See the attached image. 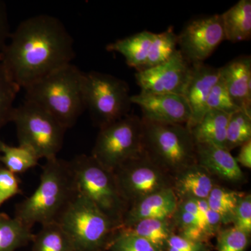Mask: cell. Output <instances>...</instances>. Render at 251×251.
<instances>
[{
  "label": "cell",
  "mask_w": 251,
  "mask_h": 251,
  "mask_svg": "<svg viewBox=\"0 0 251 251\" xmlns=\"http://www.w3.org/2000/svg\"><path fill=\"white\" fill-rule=\"evenodd\" d=\"M143 122L134 115L100 128L92 156L114 172L126 162L143 152Z\"/></svg>",
  "instance_id": "9"
},
{
  "label": "cell",
  "mask_w": 251,
  "mask_h": 251,
  "mask_svg": "<svg viewBox=\"0 0 251 251\" xmlns=\"http://www.w3.org/2000/svg\"><path fill=\"white\" fill-rule=\"evenodd\" d=\"M21 89L0 63V130L11 122L14 101Z\"/></svg>",
  "instance_id": "30"
},
{
  "label": "cell",
  "mask_w": 251,
  "mask_h": 251,
  "mask_svg": "<svg viewBox=\"0 0 251 251\" xmlns=\"http://www.w3.org/2000/svg\"><path fill=\"white\" fill-rule=\"evenodd\" d=\"M108 251H159L144 238L120 228L112 239Z\"/></svg>",
  "instance_id": "32"
},
{
  "label": "cell",
  "mask_w": 251,
  "mask_h": 251,
  "mask_svg": "<svg viewBox=\"0 0 251 251\" xmlns=\"http://www.w3.org/2000/svg\"><path fill=\"white\" fill-rule=\"evenodd\" d=\"M207 109L219 110L229 115L240 110L231 99L226 82L221 75L209 94Z\"/></svg>",
  "instance_id": "33"
},
{
  "label": "cell",
  "mask_w": 251,
  "mask_h": 251,
  "mask_svg": "<svg viewBox=\"0 0 251 251\" xmlns=\"http://www.w3.org/2000/svg\"><path fill=\"white\" fill-rule=\"evenodd\" d=\"M179 50L190 64L204 63L226 40L221 14L188 21L177 35Z\"/></svg>",
  "instance_id": "11"
},
{
  "label": "cell",
  "mask_w": 251,
  "mask_h": 251,
  "mask_svg": "<svg viewBox=\"0 0 251 251\" xmlns=\"http://www.w3.org/2000/svg\"><path fill=\"white\" fill-rule=\"evenodd\" d=\"M69 163L77 192L120 228L128 205L122 197L113 172L102 166L92 155H78Z\"/></svg>",
  "instance_id": "4"
},
{
  "label": "cell",
  "mask_w": 251,
  "mask_h": 251,
  "mask_svg": "<svg viewBox=\"0 0 251 251\" xmlns=\"http://www.w3.org/2000/svg\"><path fill=\"white\" fill-rule=\"evenodd\" d=\"M82 89L85 110L99 128L129 115L131 96L126 81L105 73H84Z\"/></svg>",
  "instance_id": "7"
},
{
  "label": "cell",
  "mask_w": 251,
  "mask_h": 251,
  "mask_svg": "<svg viewBox=\"0 0 251 251\" xmlns=\"http://www.w3.org/2000/svg\"><path fill=\"white\" fill-rule=\"evenodd\" d=\"M83 77L76 66L68 64L27 87L25 100L41 107L69 129L86 110Z\"/></svg>",
  "instance_id": "3"
},
{
  "label": "cell",
  "mask_w": 251,
  "mask_h": 251,
  "mask_svg": "<svg viewBox=\"0 0 251 251\" xmlns=\"http://www.w3.org/2000/svg\"><path fill=\"white\" fill-rule=\"evenodd\" d=\"M229 116V114L219 110H208L201 121L190 129L195 143L225 148Z\"/></svg>",
  "instance_id": "21"
},
{
  "label": "cell",
  "mask_w": 251,
  "mask_h": 251,
  "mask_svg": "<svg viewBox=\"0 0 251 251\" xmlns=\"http://www.w3.org/2000/svg\"><path fill=\"white\" fill-rule=\"evenodd\" d=\"M177 204L178 199L173 188L153 193L128 206L121 227H128L140 220L171 218Z\"/></svg>",
  "instance_id": "17"
},
{
  "label": "cell",
  "mask_w": 251,
  "mask_h": 251,
  "mask_svg": "<svg viewBox=\"0 0 251 251\" xmlns=\"http://www.w3.org/2000/svg\"><path fill=\"white\" fill-rule=\"evenodd\" d=\"M155 35L151 31H140L108 44L106 50L121 54L130 67L140 72L146 64Z\"/></svg>",
  "instance_id": "20"
},
{
  "label": "cell",
  "mask_w": 251,
  "mask_h": 251,
  "mask_svg": "<svg viewBox=\"0 0 251 251\" xmlns=\"http://www.w3.org/2000/svg\"><path fill=\"white\" fill-rule=\"evenodd\" d=\"M0 52V63L25 90L75 57L74 41L62 21L39 14L20 23Z\"/></svg>",
  "instance_id": "1"
},
{
  "label": "cell",
  "mask_w": 251,
  "mask_h": 251,
  "mask_svg": "<svg viewBox=\"0 0 251 251\" xmlns=\"http://www.w3.org/2000/svg\"><path fill=\"white\" fill-rule=\"evenodd\" d=\"M191 71V64L178 50L168 62L136 72L135 77L142 92L183 95Z\"/></svg>",
  "instance_id": "13"
},
{
  "label": "cell",
  "mask_w": 251,
  "mask_h": 251,
  "mask_svg": "<svg viewBox=\"0 0 251 251\" xmlns=\"http://www.w3.org/2000/svg\"><path fill=\"white\" fill-rule=\"evenodd\" d=\"M216 237L218 251H246L251 243L250 235L233 226L222 227Z\"/></svg>",
  "instance_id": "31"
},
{
  "label": "cell",
  "mask_w": 251,
  "mask_h": 251,
  "mask_svg": "<svg viewBox=\"0 0 251 251\" xmlns=\"http://www.w3.org/2000/svg\"><path fill=\"white\" fill-rule=\"evenodd\" d=\"M171 221L175 233L196 242H209L224 226L206 201L198 200L178 201Z\"/></svg>",
  "instance_id": "12"
},
{
  "label": "cell",
  "mask_w": 251,
  "mask_h": 251,
  "mask_svg": "<svg viewBox=\"0 0 251 251\" xmlns=\"http://www.w3.org/2000/svg\"><path fill=\"white\" fill-rule=\"evenodd\" d=\"M21 181L17 175L0 167V207L10 198L21 194Z\"/></svg>",
  "instance_id": "35"
},
{
  "label": "cell",
  "mask_w": 251,
  "mask_h": 251,
  "mask_svg": "<svg viewBox=\"0 0 251 251\" xmlns=\"http://www.w3.org/2000/svg\"><path fill=\"white\" fill-rule=\"evenodd\" d=\"M232 226L251 236V195L246 193L239 199L234 209Z\"/></svg>",
  "instance_id": "34"
},
{
  "label": "cell",
  "mask_w": 251,
  "mask_h": 251,
  "mask_svg": "<svg viewBox=\"0 0 251 251\" xmlns=\"http://www.w3.org/2000/svg\"><path fill=\"white\" fill-rule=\"evenodd\" d=\"M11 122L16 125L19 145L29 147L40 158L57 157L67 129L49 112L25 100L15 107Z\"/></svg>",
  "instance_id": "8"
},
{
  "label": "cell",
  "mask_w": 251,
  "mask_h": 251,
  "mask_svg": "<svg viewBox=\"0 0 251 251\" xmlns=\"http://www.w3.org/2000/svg\"><path fill=\"white\" fill-rule=\"evenodd\" d=\"M210 242H196L174 233L170 238L166 251H211Z\"/></svg>",
  "instance_id": "36"
},
{
  "label": "cell",
  "mask_w": 251,
  "mask_h": 251,
  "mask_svg": "<svg viewBox=\"0 0 251 251\" xmlns=\"http://www.w3.org/2000/svg\"><path fill=\"white\" fill-rule=\"evenodd\" d=\"M77 193L69 161L57 157L46 160L39 186L16 205L15 217L31 228L36 224L57 223Z\"/></svg>",
  "instance_id": "2"
},
{
  "label": "cell",
  "mask_w": 251,
  "mask_h": 251,
  "mask_svg": "<svg viewBox=\"0 0 251 251\" xmlns=\"http://www.w3.org/2000/svg\"><path fill=\"white\" fill-rule=\"evenodd\" d=\"M120 229L144 238L159 251H166L170 238L175 233L171 218L140 220Z\"/></svg>",
  "instance_id": "23"
},
{
  "label": "cell",
  "mask_w": 251,
  "mask_h": 251,
  "mask_svg": "<svg viewBox=\"0 0 251 251\" xmlns=\"http://www.w3.org/2000/svg\"><path fill=\"white\" fill-rule=\"evenodd\" d=\"M11 34L7 7L6 3L0 0V52L6 46Z\"/></svg>",
  "instance_id": "37"
},
{
  "label": "cell",
  "mask_w": 251,
  "mask_h": 251,
  "mask_svg": "<svg viewBox=\"0 0 251 251\" xmlns=\"http://www.w3.org/2000/svg\"><path fill=\"white\" fill-rule=\"evenodd\" d=\"M142 120L144 151L162 170L173 176L197 163L196 143L186 125Z\"/></svg>",
  "instance_id": "5"
},
{
  "label": "cell",
  "mask_w": 251,
  "mask_h": 251,
  "mask_svg": "<svg viewBox=\"0 0 251 251\" xmlns=\"http://www.w3.org/2000/svg\"><path fill=\"white\" fill-rule=\"evenodd\" d=\"M31 242V251H74L70 238L57 222L42 226Z\"/></svg>",
  "instance_id": "26"
},
{
  "label": "cell",
  "mask_w": 251,
  "mask_h": 251,
  "mask_svg": "<svg viewBox=\"0 0 251 251\" xmlns=\"http://www.w3.org/2000/svg\"><path fill=\"white\" fill-rule=\"evenodd\" d=\"M196 161L213 176L232 183L244 182L245 175L230 151L211 144L196 143Z\"/></svg>",
  "instance_id": "16"
},
{
  "label": "cell",
  "mask_w": 251,
  "mask_h": 251,
  "mask_svg": "<svg viewBox=\"0 0 251 251\" xmlns=\"http://www.w3.org/2000/svg\"><path fill=\"white\" fill-rule=\"evenodd\" d=\"M251 140V115L239 110L231 114L226 130L225 148L231 151Z\"/></svg>",
  "instance_id": "29"
},
{
  "label": "cell",
  "mask_w": 251,
  "mask_h": 251,
  "mask_svg": "<svg viewBox=\"0 0 251 251\" xmlns=\"http://www.w3.org/2000/svg\"><path fill=\"white\" fill-rule=\"evenodd\" d=\"M31 227L18 218L0 213V251H15L32 242Z\"/></svg>",
  "instance_id": "24"
},
{
  "label": "cell",
  "mask_w": 251,
  "mask_h": 251,
  "mask_svg": "<svg viewBox=\"0 0 251 251\" xmlns=\"http://www.w3.org/2000/svg\"><path fill=\"white\" fill-rule=\"evenodd\" d=\"M0 162L15 175L22 174L37 166L39 156L29 147L10 146L0 139Z\"/></svg>",
  "instance_id": "25"
},
{
  "label": "cell",
  "mask_w": 251,
  "mask_h": 251,
  "mask_svg": "<svg viewBox=\"0 0 251 251\" xmlns=\"http://www.w3.org/2000/svg\"><path fill=\"white\" fill-rule=\"evenodd\" d=\"M57 223L70 238L74 251H108L120 229L79 193Z\"/></svg>",
  "instance_id": "6"
},
{
  "label": "cell",
  "mask_w": 251,
  "mask_h": 251,
  "mask_svg": "<svg viewBox=\"0 0 251 251\" xmlns=\"http://www.w3.org/2000/svg\"><path fill=\"white\" fill-rule=\"evenodd\" d=\"M132 104L141 109L143 120L165 125H187L191 111L184 95L140 92L130 97Z\"/></svg>",
  "instance_id": "14"
},
{
  "label": "cell",
  "mask_w": 251,
  "mask_h": 251,
  "mask_svg": "<svg viewBox=\"0 0 251 251\" xmlns=\"http://www.w3.org/2000/svg\"><path fill=\"white\" fill-rule=\"evenodd\" d=\"M239 154L235 158L238 164L244 168H251V140L240 147Z\"/></svg>",
  "instance_id": "38"
},
{
  "label": "cell",
  "mask_w": 251,
  "mask_h": 251,
  "mask_svg": "<svg viewBox=\"0 0 251 251\" xmlns=\"http://www.w3.org/2000/svg\"><path fill=\"white\" fill-rule=\"evenodd\" d=\"M177 47V35L173 27H170L166 31L156 34L146 64L142 71L168 62L179 50Z\"/></svg>",
  "instance_id": "28"
},
{
  "label": "cell",
  "mask_w": 251,
  "mask_h": 251,
  "mask_svg": "<svg viewBox=\"0 0 251 251\" xmlns=\"http://www.w3.org/2000/svg\"><path fill=\"white\" fill-rule=\"evenodd\" d=\"M113 173L122 197L128 206L142 198L173 186L171 175L144 151L118 167Z\"/></svg>",
  "instance_id": "10"
},
{
  "label": "cell",
  "mask_w": 251,
  "mask_h": 251,
  "mask_svg": "<svg viewBox=\"0 0 251 251\" xmlns=\"http://www.w3.org/2000/svg\"><path fill=\"white\" fill-rule=\"evenodd\" d=\"M234 104L251 115V57L242 55L220 68Z\"/></svg>",
  "instance_id": "18"
},
{
  "label": "cell",
  "mask_w": 251,
  "mask_h": 251,
  "mask_svg": "<svg viewBox=\"0 0 251 251\" xmlns=\"http://www.w3.org/2000/svg\"><path fill=\"white\" fill-rule=\"evenodd\" d=\"M245 192L234 191L216 184L206 201L211 210L221 218L223 226L232 224L234 209Z\"/></svg>",
  "instance_id": "27"
},
{
  "label": "cell",
  "mask_w": 251,
  "mask_h": 251,
  "mask_svg": "<svg viewBox=\"0 0 251 251\" xmlns=\"http://www.w3.org/2000/svg\"><path fill=\"white\" fill-rule=\"evenodd\" d=\"M173 191L178 201H206L216 184L212 175L198 163L186 167L173 176Z\"/></svg>",
  "instance_id": "19"
},
{
  "label": "cell",
  "mask_w": 251,
  "mask_h": 251,
  "mask_svg": "<svg viewBox=\"0 0 251 251\" xmlns=\"http://www.w3.org/2000/svg\"><path fill=\"white\" fill-rule=\"evenodd\" d=\"M226 40L248 41L251 36V1L240 0L221 14Z\"/></svg>",
  "instance_id": "22"
},
{
  "label": "cell",
  "mask_w": 251,
  "mask_h": 251,
  "mask_svg": "<svg viewBox=\"0 0 251 251\" xmlns=\"http://www.w3.org/2000/svg\"><path fill=\"white\" fill-rule=\"evenodd\" d=\"M220 75V68L204 63L191 64V74L183 94L191 108V120L186 125L189 129L197 125L208 111V99Z\"/></svg>",
  "instance_id": "15"
}]
</instances>
